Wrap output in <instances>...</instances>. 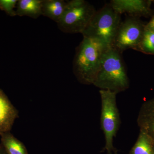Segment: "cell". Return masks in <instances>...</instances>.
I'll return each instance as SVG.
<instances>
[{"mask_svg": "<svg viewBox=\"0 0 154 154\" xmlns=\"http://www.w3.org/2000/svg\"><path fill=\"white\" fill-rule=\"evenodd\" d=\"M153 154H154V148L153 150Z\"/></svg>", "mask_w": 154, "mask_h": 154, "instance_id": "18", "label": "cell"}, {"mask_svg": "<svg viewBox=\"0 0 154 154\" xmlns=\"http://www.w3.org/2000/svg\"><path fill=\"white\" fill-rule=\"evenodd\" d=\"M102 101L101 124L105 135V149L108 154L115 152L113 143L120 124V117L116 103L117 93L109 90L99 91Z\"/></svg>", "mask_w": 154, "mask_h": 154, "instance_id": "5", "label": "cell"}, {"mask_svg": "<svg viewBox=\"0 0 154 154\" xmlns=\"http://www.w3.org/2000/svg\"><path fill=\"white\" fill-rule=\"evenodd\" d=\"M1 144L8 154H28L27 149L22 142L10 131L0 135Z\"/></svg>", "mask_w": 154, "mask_h": 154, "instance_id": "12", "label": "cell"}, {"mask_svg": "<svg viewBox=\"0 0 154 154\" xmlns=\"http://www.w3.org/2000/svg\"><path fill=\"white\" fill-rule=\"evenodd\" d=\"M145 29L154 31V16L148 24L145 26Z\"/></svg>", "mask_w": 154, "mask_h": 154, "instance_id": "16", "label": "cell"}, {"mask_svg": "<svg viewBox=\"0 0 154 154\" xmlns=\"http://www.w3.org/2000/svg\"><path fill=\"white\" fill-rule=\"evenodd\" d=\"M42 0H19L16 14L19 17H28L36 19L42 16Z\"/></svg>", "mask_w": 154, "mask_h": 154, "instance_id": "10", "label": "cell"}, {"mask_svg": "<svg viewBox=\"0 0 154 154\" xmlns=\"http://www.w3.org/2000/svg\"><path fill=\"white\" fill-rule=\"evenodd\" d=\"M96 11L87 1H67L63 15L57 23L58 27L65 33L82 34Z\"/></svg>", "mask_w": 154, "mask_h": 154, "instance_id": "4", "label": "cell"}, {"mask_svg": "<svg viewBox=\"0 0 154 154\" xmlns=\"http://www.w3.org/2000/svg\"><path fill=\"white\" fill-rule=\"evenodd\" d=\"M110 5L119 14L126 13L133 17L147 14L149 11L148 3L143 0H112Z\"/></svg>", "mask_w": 154, "mask_h": 154, "instance_id": "8", "label": "cell"}, {"mask_svg": "<svg viewBox=\"0 0 154 154\" xmlns=\"http://www.w3.org/2000/svg\"><path fill=\"white\" fill-rule=\"evenodd\" d=\"M121 53L113 47L105 49L100 69L93 85L101 90L116 93L129 87V80Z\"/></svg>", "mask_w": 154, "mask_h": 154, "instance_id": "1", "label": "cell"}, {"mask_svg": "<svg viewBox=\"0 0 154 154\" xmlns=\"http://www.w3.org/2000/svg\"><path fill=\"white\" fill-rule=\"evenodd\" d=\"M154 148L150 138L145 133L140 131L137 141L130 154H153Z\"/></svg>", "mask_w": 154, "mask_h": 154, "instance_id": "13", "label": "cell"}, {"mask_svg": "<svg viewBox=\"0 0 154 154\" xmlns=\"http://www.w3.org/2000/svg\"><path fill=\"white\" fill-rule=\"evenodd\" d=\"M17 0H0V9L5 11L9 16H17L15 8H17Z\"/></svg>", "mask_w": 154, "mask_h": 154, "instance_id": "15", "label": "cell"}, {"mask_svg": "<svg viewBox=\"0 0 154 154\" xmlns=\"http://www.w3.org/2000/svg\"><path fill=\"white\" fill-rule=\"evenodd\" d=\"M138 122L140 131L149 136L154 146V99L143 105L139 117Z\"/></svg>", "mask_w": 154, "mask_h": 154, "instance_id": "9", "label": "cell"}, {"mask_svg": "<svg viewBox=\"0 0 154 154\" xmlns=\"http://www.w3.org/2000/svg\"><path fill=\"white\" fill-rule=\"evenodd\" d=\"M138 47L145 52L154 54V31L145 29Z\"/></svg>", "mask_w": 154, "mask_h": 154, "instance_id": "14", "label": "cell"}, {"mask_svg": "<svg viewBox=\"0 0 154 154\" xmlns=\"http://www.w3.org/2000/svg\"><path fill=\"white\" fill-rule=\"evenodd\" d=\"M121 15L109 4L96 11L82 33L102 45L105 49L113 47L116 35L121 24Z\"/></svg>", "mask_w": 154, "mask_h": 154, "instance_id": "3", "label": "cell"}, {"mask_svg": "<svg viewBox=\"0 0 154 154\" xmlns=\"http://www.w3.org/2000/svg\"><path fill=\"white\" fill-rule=\"evenodd\" d=\"M145 27L134 17H130L119 25L113 47L120 52L129 48L136 49L139 45Z\"/></svg>", "mask_w": 154, "mask_h": 154, "instance_id": "6", "label": "cell"}, {"mask_svg": "<svg viewBox=\"0 0 154 154\" xmlns=\"http://www.w3.org/2000/svg\"><path fill=\"white\" fill-rule=\"evenodd\" d=\"M0 154H8L1 144H0Z\"/></svg>", "mask_w": 154, "mask_h": 154, "instance_id": "17", "label": "cell"}, {"mask_svg": "<svg viewBox=\"0 0 154 154\" xmlns=\"http://www.w3.org/2000/svg\"><path fill=\"white\" fill-rule=\"evenodd\" d=\"M67 2L63 0H42V16L57 23L63 15Z\"/></svg>", "mask_w": 154, "mask_h": 154, "instance_id": "11", "label": "cell"}, {"mask_svg": "<svg viewBox=\"0 0 154 154\" xmlns=\"http://www.w3.org/2000/svg\"><path fill=\"white\" fill-rule=\"evenodd\" d=\"M18 117V110L0 90V135L11 131Z\"/></svg>", "mask_w": 154, "mask_h": 154, "instance_id": "7", "label": "cell"}, {"mask_svg": "<svg viewBox=\"0 0 154 154\" xmlns=\"http://www.w3.org/2000/svg\"><path fill=\"white\" fill-rule=\"evenodd\" d=\"M105 49L95 40L83 37L76 50L73 68L78 80L83 84H94L100 69Z\"/></svg>", "mask_w": 154, "mask_h": 154, "instance_id": "2", "label": "cell"}]
</instances>
